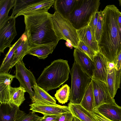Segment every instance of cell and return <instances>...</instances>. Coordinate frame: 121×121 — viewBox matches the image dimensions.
Masks as SVG:
<instances>
[{"instance_id": "f35d334b", "label": "cell", "mask_w": 121, "mask_h": 121, "mask_svg": "<svg viewBox=\"0 0 121 121\" xmlns=\"http://www.w3.org/2000/svg\"><path fill=\"white\" fill-rule=\"evenodd\" d=\"M118 21L120 27L121 28V12L120 11L118 15Z\"/></svg>"}, {"instance_id": "52a82bcc", "label": "cell", "mask_w": 121, "mask_h": 121, "mask_svg": "<svg viewBox=\"0 0 121 121\" xmlns=\"http://www.w3.org/2000/svg\"><path fill=\"white\" fill-rule=\"evenodd\" d=\"M15 66V78L19 82L20 86L29 94L32 99L35 95L32 87L37 83V81L32 73L26 67L23 60L19 61Z\"/></svg>"}, {"instance_id": "7bdbcfd3", "label": "cell", "mask_w": 121, "mask_h": 121, "mask_svg": "<svg viewBox=\"0 0 121 121\" xmlns=\"http://www.w3.org/2000/svg\"><path fill=\"white\" fill-rule=\"evenodd\" d=\"M120 88L121 90V82H120Z\"/></svg>"}, {"instance_id": "5bb4252c", "label": "cell", "mask_w": 121, "mask_h": 121, "mask_svg": "<svg viewBox=\"0 0 121 121\" xmlns=\"http://www.w3.org/2000/svg\"><path fill=\"white\" fill-rule=\"evenodd\" d=\"M14 75L9 73H0V103H9L12 87L11 84Z\"/></svg>"}, {"instance_id": "7a4b0ae2", "label": "cell", "mask_w": 121, "mask_h": 121, "mask_svg": "<svg viewBox=\"0 0 121 121\" xmlns=\"http://www.w3.org/2000/svg\"><path fill=\"white\" fill-rule=\"evenodd\" d=\"M52 15L45 12L24 15L25 32L29 48L53 43L57 44L60 40L54 29Z\"/></svg>"}, {"instance_id": "4316f807", "label": "cell", "mask_w": 121, "mask_h": 121, "mask_svg": "<svg viewBox=\"0 0 121 121\" xmlns=\"http://www.w3.org/2000/svg\"><path fill=\"white\" fill-rule=\"evenodd\" d=\"M15 0H0V26L8 19V14L10 10L13 7Z\"/></svg>"}, {"instance_id": "9a60e30c", "label": "cell", "mask_w": 121, "mask_h": 121, "mask_svg": "<svg viewBox=\"0 0 121 121\" xmlns=\"http://www.w3.org/2000/svg\"><path fill=\"white\" fill-rule=\"evenodd\" d=\"M93 109L112 121H121V107L117 104H104Z\"/></svg>"}, {"instance_id": "30bf717a", "label": "cell", "mask_w": 121, "mask_h": 121, "mask_svg": "<svg viewBox=\"0 0 121 121\" xmlns=\"http://www.w3.org/2000/svg\"><path fill=\"white\" fill-rule=\"evenodd\" d=\"M26 114L15 105L9 103H0V121H21Z\"/></svg>"}, {"instance_id": "7c38bea8", "label": "cell", "mask_w": 121, "mask_h": 121, "mask_svg": "<svg viewBox=\"0 0 121 121\" xmlns=\"http://www.w3.org/2000/svg\"><path fill=\"white\" fill-rule=\"evenodd\" d=\"M30 110L42 114L44 116L56 115L71 112L68 106L55 105L39 104L32 103L29 105Z\"/></svg>"}, {"instance_id": "9c48e42d", "label": "cell", "mask_w": 121, "mask_h": 121, "mask_svg": "<svg viewBox=\"0 0 121 121\" xmlns=\"http://www.w3.org/2000/svg\"><path fill=\"white\" fill-rule=\"evenodd\" d=\"M91 82L95 108L104 104H117L114 98L111 96L106 83L92 78Z\"/></svg>"}, {"instance_id": "ac0fdd59", "label": "cell", "mask_w": 121, "mask_h": 121, "mask_svg": "<svg viewBox=\"0 0 121 121\" xmlns=\"http://www.w3.org/2000/svg\"><path fill=\"white\" fill-rule=\"evenodd\" d=\"M34 91L35 96L32 99V103L39 104L55 105L56 101L55 98L50 95L37 83L32 87Z\"/></svg>"}, {"instance_id": "3957f363", "label": "cell", "mask_w": 121, "mask_h": 121, "mask_svg": "<svg viewBox=\"0 0 121 121\" xmlns=\"http://www.w3.org/2000/svg\"><path fill=\"white\" fill-rule=\"evenodd\" d=\"M70 71L67 60H55L44 69L37 80V84L48 92L59 87L67 80Z\"/></svg>"}, {"instance_id": "6da1fadb", "label": "cell", "mask_w": 121, "mask_h": 121, "mask_svg": "<svg viewBox=\"0 0 121 121\" xmlns=\"http://www.w3.org/2000/svg\"><path fill=\"white\" fill-rule=\"evenodd\" d=\"M119 11L114 4L107 5L102 11V32L98 43L99 52L114 64L121 51V32L118 21Z\"/></svg>"}, {"instance_id": "836d02e7", "label": "cell", "mask_w": 121, "mask_h": 121, "mask_svg": "<svg viewBox=\"0 0 121 121\" xmlns=\"http://www.w3.org/2000/svg\"><path fill=\"white\" fill-rule=\"evenodd\" d=\"M74 116L71 112L60 114L56 121H73Z\"/></svg>"}, {"instance_id": "484cf974", "label": "cell", "mask_w": 121, "mask_h": 121, "mask_svg": "<svg viewBox=\"0 0 121 121\" xmlns=\"http://www.w3.org/2000/svg\"><path fill=\"white\" fill-rule=\"evenodd\" d=\"M26 92L25 89L21 86L18 87H12L9 103L19 107L25 100L24 95Z\"/></svg>"}, {"instance_id": "7402d4cb", "label": "cell", "mask_w": 121, "mask_h": 121, "mask_svg": "<svg viewBox=\"0 0 121 121\" xmlns=\"http://www.w3.org/2000/svg\"><path fill=\"white\" fill-rule=\"evenodd\" d=\"M57 44L53 43L29 48L28 54L37 56L39 59H44L52 54Z\"/></svg>"}, {"instance_id": "ba28073f", "label": "cell", "mask_w": 121, "mask_h": 121, "mask_svg": "<svg viewBox=\"0 0 121 121\" xmlns=\"http://www.w3.org/2000/svg\"><path fill=\"white\" fill-rule=\"evenodd\" d=\"M15 17H9L0 26V53H4V49L9 47L11 43L17 35L15 27Z\"/></svg>"}, {"instance_id": "d6986e66", "label": "cell", "mask_w": 121, "mask_h": 121, "mask_svg": "<svg viewBox=\"0 0 121 121\" xmlns=\"http://www.w3.org/2000/svg\"><path fill=\"white\" fill-rule=\"evenodd\" d=\"M121 69L118 70L114 67L108 68L107 81V85L112 97L114 98L118 88H120Z\"/></svg>"}, {"instance_id": "603a6c76", "label": "cell", "mask_w": 121, "mask_h": 121, "mask_svg": "<svg viewBox=\"0 0 121 121\" xmlns=\"http://www.w3.org/2000/svg\"><path fill=\"white\" fill-rule=\"evenodd\" d=\"M68 106L73 116L81 121H95L91 112L85 109L80 104L69 102Z\"/></svg>"}, {"instance_id": "e0dca14e", "label": "cell", "mask_w": 121, "mask_h": 121, "mask_svg": "<svg viewBox=\"0 0 121 121\" xmlns=\"http://www.w3.org/2000/svg\"><path fill=\"white\" fill-rule=\"evenodd\" d=\"M54 2L55 0H42L39 2L30 5L22 10L14 17L16 18L22 15L48 12V10L54 4Z\"/></svg>"}, {"instance_id": "cb8c5ba5", "label": "cell", "mask_w": 121, "mask_h": 121, "mask_svg": "<svg viewBox=\"0 0 121 121\" xmlns=\"http://www.w3.org/2000/svg\"><path fill=\"white\" fill-rule=\"evenodd\" d=\"M22 35L14 44L11 45L0 67V73H8L9 71L10 63L16 50L22 42Z\"/></svg>"}, {"instance_id": "e575fe53", "label": "cell", "mask_w": 121, "mask_h": 121, "mask_svg": "<svg viewBox=\"0 0 121 121\" xmlns=\"http://www.w3.org/2000/svg\"><path fill=\"white\" fill-rule=\"evenodd\" d=\"M91 113L95 121H112L103 116L94 109Z\"/></svg>"}, {"instance_id": "ab89813d", "label": "cell", "mask_w": 121, "mask_h": 121, "mask_svg": "<svg viewBox=\"0 0 121 121\" xmlns=\"http://www.w3.org/2000/svg\"><path fill=\"white\" fill-rule=\"evenodd\" d=\"M66 41V42L65 43V44L66 46L67 47L70 48H72V47H73V46L70 42L69 40H68Z\"/></svg>"}, {"instance_id": "d4e9b609", "label": "cell", "mask_w": 121, "mask_h": 121, "mask_svg": "<svg viewBox=\"0 0 121 121\" xmlns=\"http://www.w3.org/2000/svg\"><path fill=\"white\" fill-rule=\"evenodd\" d=\"M80 104L91 112L94 108V100L92 82L88 87Z\"/></svg>"}, {"instance_id": "ffe728a7", "label": "cell", "mask_w": 121, "mask_h": 121, "mask_svg": "<svg viewBox=\"0 0 121 121\" xmlns=\"http://www.w3.org/2000/svg\"><path fill=\"white\" fill-rule=\"evenodd\" d=\"M22 35L23 38L22 42L13 54L10 63V69L15 66L19 61L22 60L23 57L28 54L29 48L28 40L25 32Z\"/></svg>"}, {"instance_id": "2e32d148", "label": "cell", "mask_w": 121, "mask_h": 121, "mask_svg": "<svg viewBox=\"0 0 121 121\" xmlns=\"http://www.w3.org/2000/svg\"><path fill=\"white\" fill-rule=\"evenodd\" d=\"M79 41L83 42L91 50L97 53L99 52L98 43L88 25L77 30Z\"/></svg>"}, {"instance_id": "74e56055", "label": "cell", "mask_w": 121, "mask_h": 121, "mask_svg": "<svg viewBox=\"0 0 121 121\" xmlns=\"http://www.w3.org/2000/svg\"><path fill=\"white\" fill-rule=\"evenodd\" d=\"M108 68L110 69H112L115 67V65L114 63L112 62H110L108 61Z\"/></svg>"}, {"instance_id": "5b68a950", "label": "cell", "mask_w": 121, "mask_h": 121, "mask_svg": "<svg viewBox=\"0 0 121 121\" xmlns=\"http://www.w3.org/2000/svg\"><path fill=\"white\" fill-rule=\"evenodd\" d=\"M70 73L71 78L70 102L80 104L92 78L82 69L75 61Z\"/></svg>"}, {"instance_id": "f1b7e54d", "label": "cell", "mask_w": 121, "mask_h": 121, "mask_svg": "<svg viewBox=\"0 0 121 121\" xmlns=\"http://www.w3.org/2000/svg\"><path fill=\"white\" fill-rule=\"evenodd\" d=\"M70 89L69 86L65 84L56 91L55 96L59 103L63 104L68 102L69 99Z\"/></svg>"}, {"instance_id": "8992f818", "label": "cell", "mask_w": 121, "mask_h": 121, "mask_svg": "<svg viewBox=\"0 0 121 121\" xmlns=\"http://www.w3.org/2000/svg\"><path fill=\"white\" fill-rule=\"evenodd\" d=\"M51 17L57 36L60 39L70 41L73 46L77 48L79 41L77 30L68 19L57 12L52 14Z\"/></svg>"}, {"instance_id": "83f0119b", "label": "cell", "mask_w": 121, "mask_h": 121, "mask_svg": "<svg viewBox=\"0 0 121 121\" xmlns=\"http://www.w3.org/2000/svg\"><path fill=\"white\" fill-rule=\"evenodd\" d=\"M42 0H15L11 17H14L20 11L30 5L39 2Z\"/></svg>"}, {"instance_id": "8d00e7d4", "label": "cell", "mask_w": 121, "mask_h": 121, "mask_svg": "<svg viewBox=\"0 0 121 121\" xmlns=\"http://www.w3.org/2000/svg\"><path fill=\"white\" fill-rule=\"evenodd\" d=\"M114 64L115 67L117 70L121 69V51L117 56Z\"/></svg>"}, {"instance_id": "d6a6232c", "label": "cell", "mask_w": 121, "mask_h": 121, "mask_svg": "<svg viewBox=\"0 0 121 121\" xmlns=\"http://www.w3.org/2000/svg\"><path fill=\"white\" fill-rule=\"evenodd\" d=\"M43 118L40 117L32 111L27 114L21 121H39Z\"/></svg>"}, {"instance_id": "d590c367", "label": "cell", "mask_w": 121, "mask_h": 121, "mask_svg": "<svg viewBox=\"0 0 121 121\" xmlns=\"http://www.w3.org/2000/svg\"><path fill=\"white\" fill-rule=\"evenodd\" d=\"M60 115L44 116L39 121H56Z\"/></svg>"}, {"instance_id": "1f68e13d", "label": "cell", "mask_w": 121, "mask_h": 121, "mask_svg": "<svg viewBox=\"0 0 121 121\" xmlns=\"http://www.w3.org/2000/svg\"><path fill=\"white\" fill-rule=\"evenodd\" d=\"M99 13V12L97 11L93 14L88 25L91 27L93 34L95 36V30L98 21Z\"/></svg>"}, {"instance_id": "4fadbf2b", "label": "cell", "mask_w": 121, "mask_h": 121, "mask_svg": "<svg viewBox=\"0 0 121 121\" xmlns=\"http://www.w3.org/2000/svg\"><path fill=\"white\" fill-rule=\"evenodd\" d=\"M73 56L74 61L82 69L92 78L94 69L93 61L86 54L77 48H75Z\"/></svg>"}, {"instance_id": "277c9868", "label": "cell", "mask_w": 121, "mask_h": 121, "mask_svg": "<svg viewBox=\"0 0 121 121\" xmlns=\"http://www.w3.org/2000/svg\"><path fill=\"white\" fill-rule=\"evenodd\" d=\"M99 0H77L68 19L77 30L88 25L93 14L98 11Z\"/></svg>"}, {"instance_id": "60d3db41", "label": "cell", "mask_w": 121, "mask_h": 121, "mask_svg": "<svg viewBox=\"0 0 121 121\" xmlns=\"http://www.w3.org/2000/svg\"><path fill=\"white\" fill-rule=\"evenodd\" d=\"M74 120L73 121H81L78 118L74 116Z\"/></svg>"}, {"instance_id": "b9f144b4", "label": "cell", "mask_w": 121, "mask_h": 121, "mask_svg": "<svg viewBox=\"0 0 121 121\" xmlns=\"http://www.w3.org/2000/svg\"><path fill=\"white\" fill-rule=\"evenodd\" d=\"M119 2V5L121 7V0H118Z\"/></svg>"}, {"instance_id": "44dd1931", "label": "cell", "mask_w": 121, "mask_h": 121, "mask_svg": "<svg viewBox=\"0 0 121 121\" xmlns=\"http://www.w3.org/2000/svg\"><path fill=\"white\" fill-rule=\"evenodd\" d=\"M77 0H55L54 7L57 12L68 19Z\"/></svg>"}, {"instance_id": "8fae6325", "label": "cell", "mask_w": 121, "mask_h": 121, "mask_svg": "<svg viewBox=\"0 0 121 121\" xmlns=\"http://www.w3.org/2000/svg\"><path fill=\"white\" fill-rule=\"evenodd\" d=\"M94 69L92 79L105 82L107 84L108 61L99 52L93 59Z\"/></svg>"}, {"instance_id": "4dcf8cb0", "label": "cell", "mask_w": 121, "mask_h": 121, "mask_svg": "<svg viewBox=\"0 0 121 121\" xmlns=\"http://www.w3.org/2000/svg\"><path fill=\"white\" fill-rule=\"evenodd\" d=\"M77 48L85 53L93 61L94 57L96 54L91 50L83 42L79 41Z\"/></svg>"}, {"instance_id": "f546056e", "label": "cell", "mask_w": 121, "mask_h": 121, "mask_svg": "<svg viewBox=\"0 0 121 121\" xmlns=\"http://www.w3.org/2000/svg\"><path fill=\"white\" fill-rule=\"evenodd\" d=\"M99 12L98 21L95 31V36L97 41L98 43L99 42L102 32L103 19L102 11Z\"/></svg>"}]
</instances>
